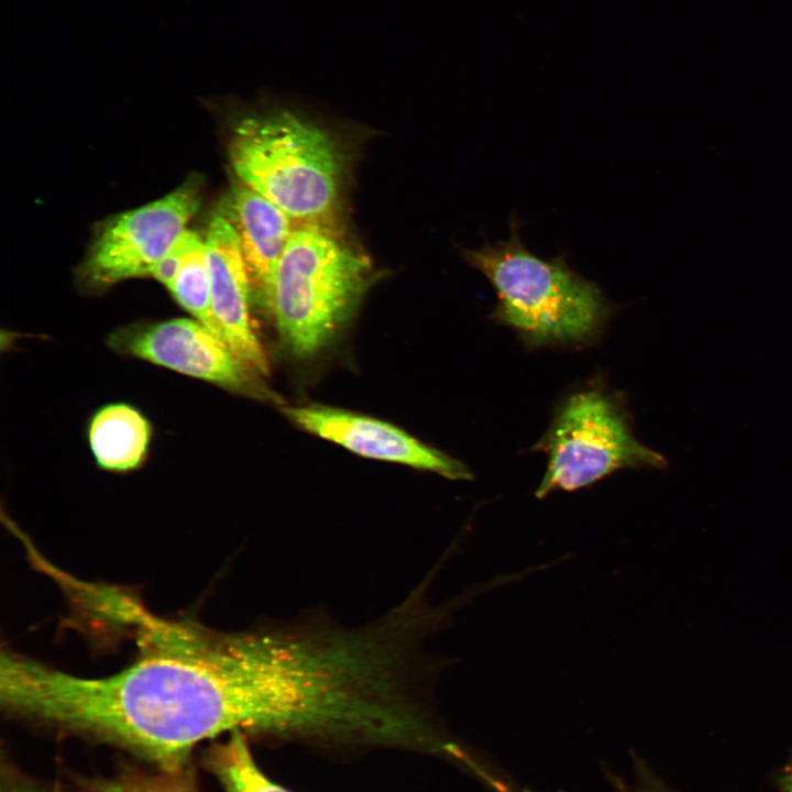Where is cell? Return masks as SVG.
I'll return each mask as SVG.
<instances>
[{"label": "cell", "mask_w": 792, "mask_h": 792, "mask_svg": "<svg viewBox=\"0 0 792 792\" xmlns=\"http://www.w3.org/2000/svg\"><path fill=\"white\" fill-rule=\"evenodd\" d=\"M614 783L617 792H674L640 760L635 763L632 780L614 778Z\"/></svg>", "instance_id": "obj_15"}, {"label": "cell", "mask_w": 792, "mask_h": 792, "mask_svg": "<svg viewBox=\"0 0 792 792\" xmlns=\"http://www.w3.org/2000/svg\"><path fill=\"white\" fill-rule=\"evenodd\" d=\"M779 785L781 792H792V760L783 769L779 779Z\"/></svg>", "instance_id": "obj_16"}, {"label": "cell", "mask_w": 792, "mask_h": 792, "mask_svg": "<svg viewBox=\"0 0 792 792\" xmlns=\"http://www.w3.org/2000/svg\"><path fill=\"white\" fill-rule=\"evenodd\" d=\"M205 242L211 308L222 339L248 366L266 375L270 364L252 322V289L240 241L219 210L209 221Z\"/></svg>", "instance_id": "obj_8"}, {"label": "cell", "mask_w": 792, "mask_h": 792, "mask_svg": "<svg viewBox=\"0 0 792 792\" xmlns=\"http://www.w3.org/2000/svg\"><path fill=\"white\" fill-rule=\"evenodd\" d=\"M178 772H166L164 777L133 780L117 785L111 792H194Z\"/></svg>", "instance_id": "obj_13"}, {"label": "cell", "mask_w": 792, "mask_h": 792, "mask_svg": "<svg viewBox=\"0 0 792 792\" xmlns=\"http://www.w3.org/2000/svg\"><path fill=\"white\" fill-rule=\"evenodd\" d=\"M108 343L117 352L242 395L271 397L257 373L195 319L173 318L122 327L109 337Z\"/></svg>", "instance_id": "obj_6"}, {"label": "cell", "mask_w": 792, "mask_h": 792, "mask_svg": "<svg viewBox=\"0 0 792 792\" xmlns=\"http://www.w3.org/2000/svg\"><path fill=\"white\" fill-rule=\"evenodd\" d=\"M152 429L134 406L110 404L98 409L88 427V440L97 464L111 472L139 468L148 454Z\"/></svg>", "instance_id": "obj_10"}, {"label": "cell", "mask_w": 792, "mask_h": 792, "mask_svg": "<svg viewBox=\"0 0 792 792\" xmlns=\"http://www.w3.org/2000/svg\"><path fill=\"white\" fill-rule=\"evenodd\" d=\"M372 280L369 258L327 223H296L266 306L283 345L299 359L318 354L350 321Z\"/></svg>", "instance_id": "obj_2"}, {"label": "cell", "mask_w": 792, "mask_h": 792, "mask_svg": "<svg viewBox=\"0 0 792 792\" xmlns=\"http://www.w3.org/2000/svg\"><path fill=\"white\" fill-rule=\"evenodd\" d=\"M189 231L190 230H186L183 232L174 245L161 258L152 273V276L167 289L172 287L180 270L188 248Z\"/></svg>", "instance_id": "obj_14"}, {"label": "cell", "mask_w": 792, "mask_h": 792, "mask_svg": "<svg viewBox=\"0 0 792 792\" xmlns=\"http://www.w3.org/2000/svg\"><path fill=\"white\" fill-rule=\"evenodd\" d=\"M510 237L464 251L468 263L495 290L491 318L513 329L531 349L583 345L597 339L614 308L601 288L565 257L543 260L522 243L515 220Z\"/></svg>", "instance_id": "obj_1"}, {"label": "cell", "mask_w": 792, "mask_h": 792, "mask_svg": "<svg viewBox=\"0 0 792 792\" xmlns=\"http://www.w3.org/2000/svg\"><path fill=\"white\" fill-rule=\"evenodd\" d=\"M199 205L200 187L191 179L160 199L114 217L105 224L84 263L88 284L106 287L152 275Z\"/></svg>", "instance_id": "obj_5"}, {"label": "cell", "mask_w": 792, "mask_h": 792, "mask_svg": "<svg viewBox=\"0 0 792 792\" xmlns=\"http://www.w3.org/2000/svg\"><path fill=\"white\" fill-rule=\"evenodd\" d=\"M209 765L228 792H290L261 771L241 732L211 750Z\"/></svg>", "instance_id": "obj_12"}, {"label": "cell", "mask_w": 792, "mask_h": 792, "mask_svg": "<svg viewBox=\"0 0 792 792\" xmlns=\"http://www.w3.org/2000/svg\"><path fill=\"white\" fill-rule=\"evenodd\" d=\"M219 211L238 234L252 294L266 308L279 260L296 222L242 183L226 196Z\"/></svg>", "instance_id": "obj_9"}, {"label": "cell", "mask_w": 792, "mask_h": 792, "mask_svg": "<svg viewBox=\"0 0 792 792\" xmlns=\"http://www.w3.org/2000/svg\"><path fill=\"white\" fill-rule=\"evenodd\" d=\"M168 290L193 319L223 340L211 308L205 237L195 231H189L185 257Z\"/></svg>", "instance_id": "obj_11"}, {"label": "cell", "mask_w": 792, "mask_h": 792, "mask_svg": "<svg viewBox=\"0 0 792 792\" xmlns=\"http://www.w3.org/2000/svg\"><path fill=\"white\" fill-rule=\"evenodd\" d=\"M299 428L365 458L405 464L449 480L469 481L465 464L388 422L321 405L283 407Z\"/></svg>", "instance_id": "obj_7"}, {"label": "cell", "mask_w": 792, "mask_h": 792, "mask_svg": "<svg viewBox=\"0 0 792 792\" xmlns=\"http://www.w3.org/2000/svg\"><path fill=\"white\" fill-rule=\"evenodd\" d=\"M240 183L296 223H327L334 211L342 154L330 133L286 110L245 117L229 145Z\"/></svg>", "instance_id": "obj_3"}, {"label": "cell", "mask_w": 792, "mask_h": 792, "mask_svg": "<svg viewBox=\"0 0 792 792\" xmlns=\"http://www.w3.org/2000/svg\"><path fill=\"white\" fill-rule=\"evenodd\" d=\"M18 792H46V791H41V790H35V789H24V790H20Z\"/></svg>", "instance_id": "obj_17"}, {"label": "cell", "mask_w": 792, "mask_h": 792, "mask_svg": "<svg viewBox=\"0 0 792 792\" xmlns=\"http://www.w3.org/2000/svg\"><path fill=\"white\" fill-rule=\"evenodd\" d=\"M547 455V469L535 491L574 492L624 469L661 468L664 460L632 433L623 397L601 383L566 395L556 407L543 436L531 448Z\"/></svg>", "instance_id": "obj_4"}]
</instances>
